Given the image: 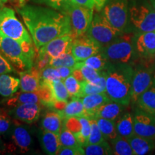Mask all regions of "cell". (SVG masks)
Wrapping results in <instances>:
<instances>
[{
	"label": "cell",
	"instance_id": "6da1fadb",
	"mask_svg": "<svg viewBox=\"0 0 155 155\" xmlns=\"http://www.w3.org/2000/svg\"><path fill=\"white\" fill-rule=\"evenodd\" d=\"M17 10L28 29L36 49L58 37L71 33L69 16L55 9L22 5Z\"/></svg>",
	"mask_w": 155,
	"mask_h": 155
},
{
	"label": "cell",
	"instance_id": "7a4b0ae2",
	"mask_svg": "<svg viewBox=\"0 0 155 155\" xmlns=\"http://www.w3.org/2000/svg\"><path fill=\"white\" fill-rule=\"evenodd\" d=\"M103 72L106 77V93L110 99L124 106L129 105L134 75L131 65L109 62Z\"/></svg>",
	"mask_w": 155,
	"mask_h": 155
},
{
	"label": "cell",
	"instance_id": "3957f363",
	"mask_svg": "<svg viewBox=\"0 0 155 155\" xmlns=\"http://www.w3.org/2000/svg\"><path fill=\"white\" fill-rule=\"evenodd\" d=\"M135 34L121 33L114 41L101 47V53L111 63H129L136 50Z\"/></svg>",
	"mask_w": 155,
	"mask_h": 155
},
{
	"label": "cell",
	"instance_id": "277c9868",
	"mask_svg": "<svg viewBox=\"0 0 155 155\" xmlns=\"http://www.w3.org/2000/svg\"><path fill=\"white\" fill-rule=\"evenodd\" d=\"M0 31L20 43L23 42H32V37L17 18L15 11L3 5H0Z\"/></svg>",
	"mask_w": 155,
	"mask_h": 155
},
{
	"label": "cell",
	"instance_id": "5b68a950",
	"mask_svg": "<svg viewBox=\"0 0 155 155\" xmlns=\"http://www.w3.org/2000/svg\"><path fill=\"white\" fill-rule=\"evenodd\" d=\"M0 52L19 71H27L33 65V61L28 58L23 53L20 42L5 35L1 31Z\"/></svg>",
	"mask_w": 155,
	"mask_h": 155
},
{
	"label": "cell",
	"instance_id": "8992f818",
	"mask_svg": "<svg viewBox=\"0 0 155 155\" xmlns=\"http://www.w3.org/2000/svg\"><path fill=\"white\" fill-rule=\"evenodd\" d=\"M121 33L123 32H120L108 22L101 12H96L86 35L103 47L114 41Z\"/></svg>",
	"mask_w": 155,
	"mask_h": 155
},
{
	"label": "cell",
	"instance_id": "52a82bcc",
	"mask_svg": "<svg viewBox=\"0 0 155 155\" xmlns=\"http://www.w3.org/2000/svg\"><path fill=\"white\" fill-rule=\"evenodd\" d=\"M129 20L138 32L155 31V10L147 2L134 3L129 7Z\"/></svg>",
	"mask_w": 155,
	"mask_h": 155
},
{
	"label": "cell",
	"instance_id": "ba28073f",
	"mask_svg": "<svg viewBox=\"0 0 155 155\" xmlns=\"http://www.w3.org/2000/svg\"><path fill=\"white\" fill-rule=\"evenodd\" d=\"M101 12L114 28L124 32L129 19L128 0H108Z\"/></svg>",
	"mask_w": 155,
	"mask_h": 155
},
{
	"label": "cell",
	"instance_id": "9c48e42d",
	"mask_svg": "<svg viewBox=\"0 0 155 155\" xmlns=\"http://www.w3.org/2000/svg\"><path fill=\"white\" fill-rule=\"evenodd\" d=\"M94 9L75 3L69 7L66 14L70 17L71 25V35L73 38L86 35L90 28Z\"/></svg>",
	"mask_w": 155,
	"mask_h": 155
},
{
	"label": "cell",
	"instance_id": "30bf717a",
	"mask_svg": "<svg viewBox=\"0 0 155 155\" xmlns=\"http://www.w3.org/2000/svg\"><path fill=\"white\" fill-rule=\"evenodd\" d=\"M153 81V72L152 69L150 68L141 66L134 70L131 83V101L137 103L139 97L152 86Z\"/></svg>",
	"mask_w": 155,
	"mask_h": 155
},
{
	"label": "cell",
	"instance_id": "8fae6325",
	"mask_svg": "<svg viewBox=\"0 0 155 155\" xmlns=\"http://www.w3.org/2000/svg\"><path fill=\"white\" fill-rule=\"evenodd\" d=\"M101 46L87 35L74 38L71 45V52L78 62L83 61L91 56L99 53Z\"/></svg>",
	"mask_w": 155,
	"mask_h": 155
},
{
	"label": "cell",
	"instance_id": "7c38bea8",
	"mask_svg": "<svg viewBox=\"0 0 155 155\" xmlns=\"http://www.w3.org/2000/svg\"><path fill=\"white\" fill-rule=\"evenodd\" d=\"M134 134L147 139H155V116L137 108L134 114Z\"/></svg>",
	"mask_w": 155,
	"mask_h": 155
},
{
	"label": "cell",
	"instance_id": "4fadbf2b",
	"mask_svg": "<svg viewBox=\"0 0 155 155\" xmlns=\"http://www.w3.org/2000/svg\"><path fill=\"white\" fill-rule=\"evenodd\" d=\"M73 39L71 33L58 37L40 48L38 53L46 54L50 58H57L71 50Z\"/></svg>",
	"mask_w": 155,
	"mask_h": 155
},
{
	"label": "cell",
	"instance_id": "5bb4252c",
	"mask_svg": "<svg viewBox=\"0 0 155 155\" xmlns=\"http://www.w3.org/2000/svg\"><path fill=\"white\" fill-rule=\"evenodd\" d=\"M12 118L18 121L27 124H32L36 121L41 113V106L40 104L28 103L22 104L8 111Z\"/></svg>",
	"mask_w": 155,
	"mask_h": 155
},
{
	"label": "cell",
	"instance_id": "9a60e30c",
	"mask_svg": "<svg viewBox=\"0 0 155 155\" xmlns=\"http://www.w3.org/2000/svg\"><path fill=\"white\" fill-rule=\"evenodd\" d=\"M136 51L142 57L154 58L155 56V31L138 32L135 34Z\"/></svg>",
	"mask_w": 155,
	"mask_h": 155
},
{
	"label": "cell",
	"instance_id": "2e32d148",
	"mask_svg": "<svg viewBox=\"0 0 155 155\" xmlns=\"http://www.w3.org/2000/svg\"><path fill=\"white\" fill-rule=\"evenodd\" d=\"M13 123L11 137L14 146L22 153L28 152L32 144V137L28 128L24 125L19 124L17 120H15V122L13 121Z\"/></svg>",
	"mask_w": 155,
	"mask_h": 155
},
{
	"label": "cell",
	"instance_id": "e0dca14e",
	"mask_svg": "<svg viewBox=\"0 0 155 155\" xmlns=\"http://www.w3.org/2000/svg\"><path fill=\"white\" fill-rule=\"evenodd\" d=\"M20 89L22 92H37L40 86V72L35 66L19 72Z\"/></svg>",
	"mask_w": 155,
	"mask_h": 155
},
{
	"label": "cell",
	"instance_id": "ac0fdd59",
	"mask_svg": "<svg viewBox=\"0 0 155 155\" xmlns=\"http://www.w3.org/2000/svg\"><path fill=\"white\" fill-rule=\"evenodd\" d=\"M82 103L86 112V117L91 119L97 109L110 101H111L106 92L88 95L81 98Z\"/></svg>",
	"mask_w": 155,
	"mask_h": 155
},
{
	"label": "cell",
	"instance_id": "d6986e66",
	"mask_svg": "<svg viewBox=\"0 0 155 155\" xmlns=\"http://www.w3.org/2000/svg\"><path fill=\"white\" fill-rule=\"evenodd\" d=\"M123 106L117 102L110 101L101 106L95 112L91 119H96L98 118H103L115 121L123 111Z\"/></svg>",
	"mask_w": 155,
	"mask_h": 155
},
{
	"label": "cell",
	"instance_id": "ffe728a7",
	"mask_svg": "<svg viewBox=\"0 0 155 155\" xmlns=\"http://www.w3.org/2000/svg\"><path fill=\"white\" fill-rule=\"evenodd\" d=\"M63 118L55 110H50L45 114L41 121L42 130L59 134L63 127Z\"/></svg>",
	"mask_w": 155,
	"mask_h": 155
},
{
	"label": "cell",
	"instance_id": "44dd1931",
	"mask_svg": "<svg viewBox=\"0 0 155 155\" xmlns=\"http://www.w3.org/2000/svg\"><path fill=\"white\" fill-rule=\"evenodd\" d=\"M40 143L45 153L49 155H55L61 144L59 140V134L48 131H42L40 137Z\"/></svg>",
	"mask_w": 155,
	"mask_h": 155
},
{
	"label": "cell",
	"instance_id": "7402d4cb",
	"mask_svg": "<svg viewBox=\"0 0 155 155\" xmlns=\"http://www.w3.org/2000/svg\"><path fill=\"white\" fill-rule=\"evenodd\" d=\"M134 153L136 155H144L149 153L154 147V139H147L140 136L133 134L127 139Z\"/></svg>",
	"mask_w": 155,
	"mask_h": 155
},
{
	"label": "cell",
	"instance_id": "603a6c76",
	"mask_svg": "<svg viewBox=\"0 0 155 155\" xmlns=\"http://www.w3.org/2000/svg\"><path fill=\"white\" fill-rule=\"evenodd\" d=\"M63 120L71 117L86 116V112L82 103V100L78 97L73 98L70 102H68L65 108L61 111H58Z\"/></svg>",
	"mask_w": 155,
	"mask_h": 155
},
{
	"label": "cell",
	"instance_id": "cb8c5ba5",
	"mask_svg": "<svg viewBox=\"0 0 155 155\" xmlns=\"http://www.w3.org/2000/svg\"><path fill=\"white\" fill-rule=\"evenodd\" d=\"M139 108L147 114L155 116V83L141 94L137 100Z\"/></svg>",
	"mask_w": 155,
	"mask_h": 155
},
{
	"label": "cell",
	"instance_id": "d4e9b609",
	"mask_svg": "<svg viewBox=\"0 0 155 155\" xmlns=\"http://www.w3.org/2000/svg\"><path fill=\"white\" fill-rule=\"evenodd\" d=\"M20 87V79L11 75H0V95L4 97L12 96Z\"/></svg>",
	"mask_w": 155,
	"mask_h": 155
},
{
	"label": "cell",
	"instance_id": "484cf974",
	"mask_svg": "<svg viewBox=\"0 0 155 155\" xmlns=\"http://www.w3.org/2000/svg\"><path fill=\"white\" fill-rule=\"evenodd\" d=\"M118 134L128 139L134 134V116L130 113L123 114L116 123Z\"/></svg>",
	"mask_w": 155,
	"mask_h": 155
},
{
	"label": "cell",
	"instance_id": "4316f807",
	"mask_svg": "<svg viewBox=\"0 0 155 155\" xmlns=\"http://www.w3.org/2000/svg\"><path fill=\"white\" fill-rule=\"evenodd\" d=\"M34 103V104H40V96L38 91L37 92H19L15 94L9 98L7 101V104L10 107H15L22 104Z\"/></svg>",
	"mask_w": 155,
	"mask_h": 155
},
{
	"label": "cell",
	"instance_id": "83f0119b",
	"mask_svg": "<svg viewBox=\"0 0 155 155\" xmlns=\"http://www.w3.org/2000/svg\"><path fill=\"white\" fill-rule=\"evenodd\" d=\"M104 92H106V77L103 72L101 78L98 82H88L86 81L81 82V91L78 97L83 98L88 95Z\"/></svg>",
	"mask_w": 155,
	"mask_h": 155
},
{
	"label": "cell",
	"instance_id": "f1b7e54d",
	"mask_svg": "<svg viewBox=\"0 0 155 155\" xmlns=\"http://www.w3.org/2000/svg\"><path fill=\"white\" fill-rule=\"evenodd\" d=\"M96 120L106 140L107 139L111 141L119 136L114 121L103 119V118H98V119H96Z\"/></svg>",
	"mask_w": 155,
	"mask_h": 155
},
{
	"label": "cell",
	"instance_id": "f546056e",
	"mask_svg": "<svg viewBox=\"0 0 155 155\" xmlns=\"http://www.w3.org/2000/svg\"><path fill=\"white\" fill-rule=\"evenodd\" d=\"M38 93L40 96V104L50 108H53L56 101L54 98L50 83L40 81V86Z\"/></svg>",
	"mask_w": 155,
	"mask_h": 155
},
{
	"label": "cell",
	"instance_id": "4dcf8cb0",
	"mask_svg": "<svg viewBox=\"0 0 155 155\" xmlns=\"http://www.w3.org/2000/svg\"><path fill=\"white\" fill-rule=\"evenodd\" d=\"M110 61H108L105 56L101 53L94 55L83 61L78 62L79 64L91 68L98 71H103L107 67Z\"/></svg>",
	"mask_w": 155,
	"mask_h": 155
},
{
	"label": "cell",
	"instance_id": "1f68e13d",
	"mask_svg": "<svg viewBox=\"0 0 155 155\" xmlns=\"http://www.w3.org/2000/svg\"><path fill=\"white\" fill-rule=\"evenodd\" d=\"M113 147V154L116 155H134L129 141L121 136L111 141Z\"/></svg>",
	"mask_w": 155,
	"mask_h": 155
},
{
	"label": "cell",
	"instance_id": "d6a6232c",
	"mask_svg": "<svg viewBox=\"0 0 155 155\" xmlns=\"http://www.w3.org/2000/svg\"><path fill=\"white\" fill-rule=\"evenodd\" d=\"M86 155H108L113 154V150L106 140L98 144H86L82 146Z\"/></svg>",
	"mask_w": 155,
	"mask_h": 155
},
{
	"label": "cell",
	"instance_id": "836d02e7",
	"mask_svg": "<svg viewBox=\"0 0 155 155\" xmlns=\"http://www.w3.org/2000/svg\"><path fill=\"white\" fill-rule=\"evenodd\" d=\"M77 63L78 61L75 60L74 56L73 55L71 50L57 58H51L50 61L49 65L54 68L66 66L74 68Z\"/></svg>",
	"mask_w": 155,
	"mask_h": 155
},
{
	"label": "cell",
	"instance_id": "e575fe53",
	"mask_svg": "<svg viewBox=\"0 0 155 155\" xmlns=\"http://www.w3.org/2000/svg\"><path fill=\"white\" fill-rule=\"evenodd\" d=\"M49 83L51 86L54 98L56 101L68 102L70 95L63 81L61 80Z\"/></svg>",
	"mask_w": 155,
	"mask_h": 155
},
{
	"label": "cell",
	"instance_id": "d590c367",
	"mask_svg": "<svg viewBox=\"0 0 155 155\" xmlns=\"http://www.w3.org/2000/svg\"><path fill=\"white\" fill-rule=\"evenodd\" d=\"M59 140L61 146L81 147V144L78 141L74 134L71 131H70L63 124L61 132L59 134Z\"/></svg>",
	"mask_w": 155,
	"mask_h": 155
},
{
	"label": "cell",
	"instance_id": "8d00e7d4",
	"mask_svg": "<svg viewBox=\"0 0 155 155\" xmlns=\"http://www.w3.org/2000/svg\"><path fill=\"white\" fill-rule=\"evenodd\" d=\"M74 68H80L85 81H88V82H98L103 75L102 71H96L86 65H81L78 62L76 63Z\"/></svg>",
	"mask_w": 155,
	"mask_h": 155
},
{
	"label": "cell",
	"instance_id": "74e56055",
	"mask_svg": "<svg viewBox=\"0 0 155 155\" xmlns=\"http://www.w3.org/2000/svg\"><path fill=\"white\" fill-rule=\"evenodd\" d=\"M81 123V131L80 134L76 137L78 141L81 146L86 145L88 137L91 133L90 119L86 116H78Z\"/></svg>",
	"mask_w": 155,
	"mask_h": 155
},
{
	"label": "cell",
	"instance_id": "f35d334b",
	"mask_svg": "<svg viewBox=\"0 0 155 155\" xmlns=\"http://www.w3.org/2000/svg\"><path fill=\"white\" fill-rule=\"evenodd\" d=\"M91 122V133L89 135L88 141L86 144H98V143L103 142L106 139L104 138V135L102 134L96 120L94 119H89Z\"/></svg>",
	"mask_w": 155,
	"mask_h": 155
},
{
	"label": "cell",
	"instance_id": "ab89813d",
	"mask_svg": "<svg viewBox=\"0 0 155 155\" xmlns=\"http://www.w3.org/2000/svg\"><path fill=\"white\" fill-rule=\"evenodd\" d=\"M36 1L37 2L47 5L48 7L61 12L64 14H66L68 9L73 3L71 0H36Z\"/></svg>",
	"mask_w": 155,
	"mask_h": 155
},
{
	"label": "cell",
	"instance_id": "60d3db41",
	"mask_svg": "<svg viewBox=\"0 0 155 155\" xmlns=\"http://www.w3.org/2000/svg\"><path fill=\"white\" fill-rule=\"evenodd\" d=\"M64 84L66 87L68 92L71 98L78 97L81 91V82L75 78L74 75H71L63 80ZM79 98V97H78Z\"/></svg>",
	"mask_w": 155,
	"mask_h": 155
},
{
	"label": "cell",
	"instance_id": "b9f144b4",
	"mask_svg": "<svg viewBox=\"0 0 155 155\" xmlns=\"http://www.w3.org/2000/svg\"><path fill=\"white\" fill-rule=\"evenodd\" d=\"M40 72V81L45 82H53V81L62 80L61 74L57 68L52 66L45 67Z\"/></svg>",
	"mask_w": 155,
	"mask_h": 155
},
{
	"label": "cell",
	"instance_id": "7bdbcfd3",
	"mask_svg": "<svg viewBox=\"0 0 155 155\" xmlns=\"http://www.w3.org/2000/svg\"><path fill=\"white\" fill-rule=\"evenodd\" d=\"M11 118L8 112L0 108V134H5L12 131L14 123Z\"/></svg>",
	"mask_w": 155,
	"mask_h": 155
},
{
	"label": "cell",
	"instance_id": "ee69618b",
	"mask_svg": "<svg viewBox=\"0 0 155 155\" xmlns=\"http://www.w3.org/2000/svg\"><path fill=\"white\" fill-rule=\"evenodd\" d=\"M71 1L76 5L96 9V12H101L108 0H71Z\"/></svg>",
	"mask_w": 155,
	"mask_h": 155
},
{
	"label": "cell",
	"instance_id": "f6af8a7d",
	"mask_svg": "<svg viewBox=\"0 0 155 155\" xmlns=\"http://www.w3.org/2000/svg\"><path fill=\"white\" fill-rule=\"evenodd\" d=\"M63 125L74 134L75 137L80 134L81 131V123L79 117H71L63 120Z\"/></svg>",
	"mask_w": 155,
	"mask_h": 155
},
{
	"label": "cell",
	"instance_id": "bcb514c9",
	"mask_svg": "<svg viewBox=\"0 0 155 155\" xmlns=\"http://www.w3.org/2000/svg\"><path fill=\"white\" fill-rule=\"evenodd\" d=\"M59 155H83L84 151L82 147L61 146L57 153Z\"/></svg>",
	"mask_w": 155,
	"mask_h": 155
},
{
	"label": "cell",
	"instance_id": "7dc6e473",
	"mask_svg": "<svg viewBox=\"0 0 155 155\" xmlns=\"http://www.w3.org/2000/svg\"><path fill=\"white\" fill-rule=\"evenodd\" d=\"M14 72H16V70L0 52V75Z\"/></svg>",
	"mask_w": 155,
	"mask_h": 155
},
{
	"label": "cell",
	"instance_id": "c3c4849f",
	"mask_svg": "<svg viewBox=\"0 0 155 155\" xmlns=\"http://www.w3.org/2000/svg\"><path fill=\"white\" fill-rule=\"evenodd\" d=\"M21 47H22L23 53L28 58H30L32 61H34L35 52L32 45V42H21Z\"/></svg>",
	"mask_w": 155,
	"mask_h": 155
},
{
	"label": "cell",
	"instance_id": "681fc988",
	"mask_svg": "<svg viewBox=\"0 0 155 155\" xmlns=\"http://www.w3.org/2000/svg\"><path fill=\"white\" fill-rule=\"evenodd\" d=\"M58 71H59L60 74H61L62 81L63 79L66 78L70 75H73V71H74V68H71V67H66V66H63V67H60V68H57Z\"/></svg>",
	"mask_w": 155,
	"mask_h": 155
},
{
	"label": "cell",
	"instance_id": "f907efd6",
	"mask_svg": "<svg viewBox=\"0 0 155 155\" xmlns=\"http://www.w3.org/2000/svg\"><path fill=\"white\" fill-rule=\"evenodd\" d=\"M73 75H74L75 78H76L79 82H83V81H85L84 77H83L80 68H74V71H73Z\"/></svg>",
	"mask_w": 155,
	"mask_h": 155
},
{
	"label": "cell",
	"instance_id": "816d5d0a",
	"mask_svg": "<svg viewBox=\"0 0 155 155\" xmlns=\"http://www.w3.org/2000/svg\"><path fill=\"white\" fill-rule=\"evenodd\" d=\"M5 144H4L2 140L1 137H0V151H3L5 150Z\"/></svg>",
	"mask_w": 155,
	"mask_h": 155
},
{
	"label": "cell",
	"instance_id": "f5cc1de1",
	"mask_svg": "<svg viewBox=\"0 0 155 155\" xmlns=\"http://www.w3.org/2000/svg\"><path fill=\"white\" fill-rule=\"evenodd\" d=\"M150 3H151V5H152L153 8H154L155 10V0H150Z\"/></svg>",
	"mask_w": 155,
	"mask_h": 155
},
{
	"label": "cell",
	"instance_id": "db71d44e",
	"mask_svg": "<svg viewBox=\"0 0 155 155\" xmlns=\"http://www.w3.org/2000/svg\"><path fill=\"white\" fill-rule=\"evenodd\" d=\"M7 0H0V5H4V3H5Z\"/></svg>",
	"mask_w": 155,
	"mask_h": 155
},
{
	"label": "cell",
	"instance_id": "11a10c76",
	"mask_svg": "<svg viewBox=\"0 0 155 155\" xmlns=\"http://www.w3.org/2000/svg\"><path fill=\"white\" fill-rule=\"evenodd\" d=\"M19 4H20V6H22L23 4H24L25 0H19Z\"/></svg>",
	"mask_w": 155,
	"mask_h": 155
},
{
	"label": "cell",
	"instance_id": "9f6ffc18",
	"mask_svg": "<svg viewBox=\"0 0 155 155\" xmlns=\"http://www.w3.org/2000/svg\"><path fill=\"white\" fill-rule=\"evenodd\" d=\"M154 83H155V76L154 77Z\"/></svg>",
	"mask_w": 155,
	"mask_h": 155
},
{
	"label": "cell",
	"instance_id": "6f0895ef",
	"mask_svg": "<svg viewBox=\"0 0 155 155\" xmlns=\"http://www.w3.org/2000/svg\"><path fill=\"white\" fill-rule=\"evenodd\" d=\"M154 66H155V56H154Z\"/></svg>",
	"mask_w": 155,
	"mask_h": 155
},
{
	"label": "cell",
	"instance_id": "680465c9",
	"mask_svg": "<svg viewBox=\"0 0 155 155\" xmlns=\"http://www.w3.org/2000/svg\"><path fill=\"white\" fill-rule=\"evenodd\" d=\"M154 144H155V139H154Z\"/></svg>",
	"mask_w": 155,
	"mask_h": 155
}]
</instances>
